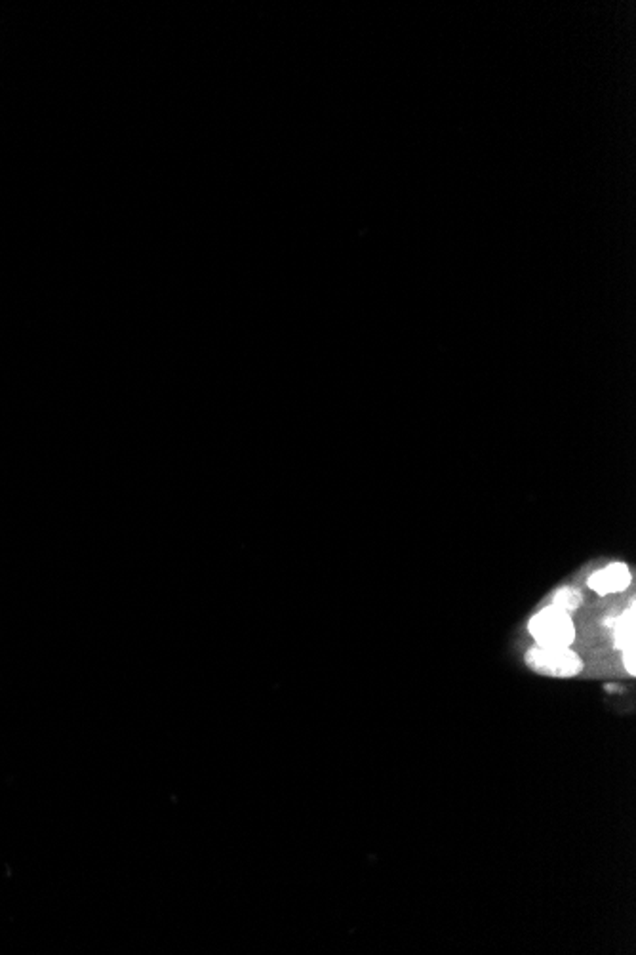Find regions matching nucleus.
<instances>
[{"mask_svg": "<svg viewBox=\"0 0 636 955\" xmlns=\"http://www.w3.org/2000/svg\"><path fill=\"white\" fill-rule=\"evenodd\" d=\"M530 633L537 647H570L576 639V626L570 612L554 607H545L530 620Z\"/></svg>", "mask_w": 636, "mask_h": 955, "instance_id": "obj_1", "label": "nucleus"}, {"mask_svg": "<svg viewBox=\"0 0 636 955\" xmlns=\"http://www.w3.org/2000/svg\"><path fill=\"white\" fill-rule=\"evenodd\" d=\"M526 664L549 677H576L583 670L579 655L568 647H534L526 652Z\"/></svg>", "mask_w": 636, "mask_h": 955, "instance_id": "obj_2", "label": "nucleus"}, {"mask_svg": "<svg viewBox=\"0 0 636 955\" xmlns=\"http://www.w3.org/2000/svg\"><path fill=\"white\" fill-rule=\"evenodd\" d=\"M631 584V572L627 565L614 563L610 567H604L602 570L595 572L589 578V587L598 595H610V594H622L625 592Z\"/></svg>", "mask_w": 636, "mask_h": 955, "instance_id": "obj_3", "label": "nucleus"}, {"mask_svg": "<svg viewBox=\"0 0 636 955\" xmlns=\"http://www.w3.org/2000/svg\"><path fill=\"white\" fill-rule=\"evenodd\" d=\"M634 602H631V607L627 612H623L622 616H619L615 622H614V629H615V647L617 648H627L631 645H634Z\"/></svg>", "mask_w": 636, "mask_h": 955, "instance_id": "obj_4", "label": "nucleus"}, {"mask_svg": "<svg viewBox=\"0 0 636 955\" xmlns=\"http://www.w3.org/2000/svg\"><path fill=\"white\" fill-rule=\"evenodd\" d=\"M581 601H583L581 592L574 590V587H561V590L552 595L554 607H559L566 612L578 611L581 607Z\"/></svg>", "mask_w": 636, "mask_h": 955, "instance_id": "obj_5", "label": "nucleus"}, {"mask_svg": "<svg viewBox=\"0 0 636 955\" xmlns=\"http://www.w3.org/2000/svg\"><path fill=\"white\" fill-rule=\"evenodd\" d=\"M634 652H636L634 645L623 648V662H625L627 672H629L631 675H634V672H636V667H634Z\"/></svg>", "mask_w": 636, "mask_h": 955, "instance_id": "obj_6", "label": "nucleus"}]
</instances>
